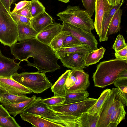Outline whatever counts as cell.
<instances>
[{
	"mask_svg": "<svg viewBox=\"0 0 127 127\" xmlns=\"http://www.w3.org/2000/svg\"><path fill=\"white\" fill-rule=\"evenodd\" d=\"M10 47L15 59L26 61L27 65L36 68L40 72L45 74L61 69L54 51L36 37L15 42Z\"/></svg>",
	"mask_w": 127,
	"mask_h": 127,
	"instance_id": "cell-1",
	"label": "cell"
},
{
	"mask_svg": "<svg viewBox=\"0 0 127 127\" xmlns=\"http://www.w3.org/2000/svg\"><path fill=\"white\" fill-rule=\"evenodd\" d=\"M125 70L127 60L115 59L100 62L93 74L94 86L103 88L113 84L119 74Z\"/></svg>",
	"mask_w": 127,
	"mask_h": 127,
	"instance_id": "cell-2",
	"label": "cell"
},
{
	"mask_svg": "<svg viewBox=\"0 0 127 127\" xmlns=\"http://www.w3.org/2000/svg\"><path fill=\"white\" fill-rule=\"evenodd\" d=\"M97 100L87 97L78 102L48 106L66 124L67 127H74L75 120L82 113L87 112Z\"/></svg>",
	"mask_w": 127,
	"mask_h": 127,
	"instance_id": "cell-3",
	"label": "cell"
},
{
	"mask_svg": "<svg viewBox=\"0 0 127 127\" xmlns=\"http://www.w3.org/2000/svg\"><path fill=\"white\" fill-rule=\"evenodd\" d=\"M63 23H68L87 32L95 29L94 20L85 10L79 6L69 5L64 11L57 14Z\"/></svg>",
	"mask_w": 127,
	"mask_h": 127,
	"instance_id": "cell-4",
	"label": "cell"
},
{
	"mask_svg": "<svg viewBox=\"0 0 127 127\" xmlns=\"http://www.w3.org/2000/svg\"><path fill=\"white\" fill-rule=\"evenodd\" d=\"M11 77L36 94L41 93L53 85L45 74L38 71L20 73L17 72Z\"/></svg>",
	"mask_w": 127,
	"mask_h": 127,
	"instance_id": "cell-5",
	"label": "cell"
},
{
	"mask_svg": "<svg viewBox=\"0 0 127 127\" xmlns=\"http://www.w3.org/2000/svg\"><path fill=\"white\" fill-rule=\"evenodd\" d=\"M10 13L0 0V42L9 47L17 42L18 34L17 24Z\"/></svg>",
	"mask_w": 127,
	"mask_h": 127,
	"instance_id": "cell-6",
	"label": "cell"
},
{
	"mask_svg": "<svg viewBox=\"0 0 127 127\" xmlns=\"http://www.w3.org/2000/svg\"><path fill=\"white\" fill-rule=\"evenodd\" d=\"M127 96L117 88L111 90L109 95L99 113L96 127H108L110 116L116 108L121 104L127 106Z\"/></svg>",
	"mask_w": 127,
	"mask_h": 127,
	"instance_id": "cell-7",
	"label": "cell"
},
{
	"mask_svg": "<svg viewBox=\"0 0 127 127\" xmlns=\"http://www.w3.org/2000/svg\"><path fill=\"white\" fill-rule=\"evenodd\" d=\"M40 97L36 98L33 102L26 108L22 113L33 115L46 119L51 122L67 127L66 124L43 102Z\"/></svg>",
	"mask_w": 127,
	"mask_h": 127,
	"instance_id": "cell-8",
	"label": "cell"
},
{
	"mask_svg": "<svg viewBox=\"0 0 127 127\" xmlns=\"http://www.w3.org/2000/svg\"><path fill=\"white\" fill-rule=\"evenodd\" d=\"M63 25L62 31L69 32L70 35L78 40L82 44L88 45L94 50L98 49L97 41L92 32H87L67 23H63Z\"/></svg>",
	"mask_w": 127,
	"mask_h": 127,
	"instance_id": "cell-9",
	"label": "cell"
},
{
	"mask_svg": "<svg viewBox=\"0 0 127 127\" xmlns=\"http://www.w3.org/2000/svg\"><path fill=\"white\" fill-rule=\"evenodd\" d=\"M88 53L79 52L68 53L60 59L65 67L71 69L83 70L86 67L84 60Z\"/></svg>",
	"mask_w": 127,
	"mask_h": 127,
	"instance_id": "cell-10",
	"label": "cell"
},
{
	"mask_svg": "<svg viewBox=\"0 0 127 127\" xmlns=\"http://www.w3.org/2000/svg\"><path fill=\"white\" fill-rule=\"evenodd\" d=\"M0 86L8 93L15 95H25L32 93L30 89L11 77L0 76Z\"/></svg>",
	"mask_w": 127,
	"mask_h": 127,
	"instance_id": "cell-11",
	"label": "cell"
},
{
	"mask_svg": "<svg viewBox=\"0 0 127 127\" xmlns=\"http://www.w3.org/2000/svg\"><path fill=\"white\" fill-rule=\"evenodd\" d=\"M111 6L108 0H96L95 5V29L100 37L102 34L103 17L106 13L109 12Z\"/></svg>",
	"mask_w": 127,
	"mask_h": 127,
	"instance_id": "cell-12",
	"label": "cell"
},
{
	"mask_svg": "<svg viewBox=\"0 0 127 127\" xmlns=\"http://www.w3.org/2000/svg\"><path fill=\"white\" fill-rule=\"evenodd\" d=\"M63 25L52 22L38 33L36 38L41 42L49 45L52 39L62 31Z\"/></svg>",
	"mask_w": 127,
	"mask_h": 127,
	"instance_id": "cell-13",
	"label": "cell"
},
{
	"mask_svg": "<svg viewBox=\"0 0 127 127\" xmlns=\"http://www.w3.org/2000/svg\"><path fill=\"white\" fill-rule=\"evenodd\" d=\"M12 59L0 54V76L10 77L22 67L20 65L21 61L16 63Z\"/></svg>",
	"mask_w": 127,
	"mask_h": 127,
	"instance_id": "cell-14",
	"label": "cell"
},
{
	"mask_svg": "<svg viewBox=\"0 0 127 127\" xmlns=\"http://www.w3.org/2000/svg\"><path fill=\"white\" fill-rule=\"evenodd\" d=\"M76 78L74 85L67 90L68 92L86 91L90 85L89 75L83 70L71 69Z\"/></svg>",
	"mask_w": 127,
	"mask_h": 127,
	"instance_id": "cell-15",
	"label": "cell"
},
{
	"mask_svg": "<svg viewBox=\"0 0 127 127\" xmlns=\"http://www.w3.org/2000/svg\"><path fill=\"white\" fill-rule=\"evenodd\" d=\"M22 120L28 122L33 127H65L63 125L54 123L42 117L28 113L20 114Z\"/></svg>",
	"mask_w": 127,
	"mask_h": 127,
	"instance_id": "cell-16",
	"label": "cell"
},
{
	"mask_svg": "<svg viewBox=\"0 0 127 127\" xmlns=\"http://www.w3.org/2000/svg\"><path fill=\"white\" fill-rule=\"evenodd\" d=\"M53 22L52 17L45 11L32 18L30 25L38 33Z\"/></svg>",
	"mask_w": 127,
	"mask_h": 127,
	"instance_id": "cell-17",
	"label": "cell"
},
{
	"mask_svg": "<svg viewBox=\"0 0 127 127\" xmlns=\"http://www.w3.org/2000/svg\"><path fill=\"white\" fill-rule=\"evenodd\" d=\"M124 2V0H121L120 4L116 6H111L109 12L106 13L105 14L102 20V34L101 36L99 37L100 42L108 40L107 32L110 22L115 13L120 8Z\"/></svg>",
	"mask_w": 127,
	"mask_h": 127,
	"instance_id": "cell-18",
	"label": "cell"
},
{
	"mask_svg": "<svg viewBox=\"0 0 127 127\" xmlns=\"http://www.w3.org/2000/svg\"><path fill=\"white\" fill-rule=\"evenodd\" d=\"M99 117L98 113L92 115L83 113L74 121V127H96Z\"/></svg>",
	"mask_w": 127,
	"mask_h": 127,
	"instance_id": "cell-19",
	"label": "cell"
},
{
	"mask_svg": "<svg viewBox=\"0 0 127 127\" xmlns=\"http://www.w3.org/2000/svg\"><path fill=\"white\" fill-rule=\"evenodd\" d=\"M35 95H33L29 99L23 101L13 104H2L8 111L10 115L15 117L22 113L23 111L31 104L36 98Z\"/></svg>",
	"mask_w": 127,
	"mask_h": 127,
	"instance_id": "cell-20",
	"label": "cell"
},
{
	"mask_svg": "<svg viewBox=\"0 0 127 127\" xmlns=\"http://www.w3.org/2000/svg\"><path fill=\"white\" fill-rule=\"evenodd\" d=\"M70 71V69L66 70L51 87V89L54 96L65 97L66 95L67 92L66 82Z\"/></svg>",
	"mask_w": 127,
	"mask_h": 127,
	"instance_id": "cell-21",
	"label": "cell"
},
{
	"mask_svg": "<svg viewBox=\"0 0 127 127\" xmlns=\"http://www.w3.org/2000/svg\"><path fill=\"white\" fill-rule=\"evenodd\" d=\"M94 50L89 45L80 44L68 45L62 47L55 51V53L59 59L65 54L74 52L90 53Z\"/></svg>",
	"mask_w": 127,
	"mask_h": 127,
	"instance_id": "cell-22",
	"label": "cell"
},
{
	"mask_svg": "<svg viewBox=\"0 0 127 127\" xmlns=\"http://www.w3.org/2000/svg\"><path fill=\"white\" fill-rule=\"evenodd\" d=\"M18 34L17 41L36 37L38 33L30 25L17 24Z\"/></svg>",
	"mask_w": 127,
	"mask_h": 127,
	"instance_id": "cell-23",
	"label": "cell"
},
{
	"mask_svg": "<svg viewBox=\"0 0 127 127\" xmlns=\"http://www.w3.org/2000/svg\"><path fill=\"white\" fill-rule=\"evenodd\" d=\"M125 105L121 104L114 110L109 118L108 127H116L125 118L126 112L125 110Z\"/></svg>",
	"mask_w": 127,
	"mask_h": 127,
	"instance_id": "cell-24",
	"label": "cell"
},
{
	"mask_svg": "<svg viewBox=\"0 0 127 127\" xmlns=\"http://www.w3.org/2000/svg\"><path fill=\"white\" fill-rule=\"evenodd\" d=\"M105 50L104 48L101 47L87 53L84 60L85 66L88 67L98 62L103 57Z\"/></svg>",
	"mask_w": 127,
	"mask_h": 127,
	"instance_id": "cell-25",
	"label": "cell"
},
{
	"mask_svg": "<svg viewBox=\"0 0 127 127\" xmlns=\"http://www.w3.org/2000/svg\"><path fill=\"white\" fill-rule=\"evenodd\" d=\"M89 94V93L86 90L71 92H67L65 96V100L61 105L75 103L82 101L88 97Z\"/></svg>",
	"mask_w": 127,
	"mask_h": 127,
	"instance_id": "cell-26",
	"label": "cell"
},
{
	"mask_svg": "<svg viewBox=\"0 0 127 127\" xmlns=\"http://www.w3.org/2000/svg\"><path fill=\"white\" fill-rule=\"evenodd\" d=\"M111 89H107L101 94L100 97L94 104L88 110L87 112L90 115L99 113L103 104L109 96Z\"/></svg>",
	"mask_w": 127,
	"mask_h": 127,
	"instance_id": "cell-27",
	"label": "cell"
},
{
	"mask_svg": "<svg viewBox=\"0 0 127 127\" xmlns=\"http://www.w3.org/2000/svg\"><path fill=\"white\" fill-rule=\"evenodd\" d=\"M122 10L120 8L116 12L110 22L108 30L107 35H112L120 31Z\"/></svg>",
	"mask_w": 127,
	"mask_h": 127,
	"instance_id": "cell-28",
	"label": "cell"
},
{
	"mask_svg": "<svg viewBox=\"0 0 127 127\" xmlns=\"http://www.w3.org/2000/svg\"><path fill=\"white\" fill-rule=\"evenodd\" d=\"M30 98L25 95H16L8 93L0 95V102L1 104H15L24 101Z\"/></svg>",
	"mask_w": 127,
	"mask_h": 127,
	"instance_id": "cell-29",
	"label": "cell"
},
{
	"mask_svg": "<svg viewBox=\"0 0 127 127\" xmlns=\"http://www.w3.org/2000/svg\"><path fill=\"white\" fill-rule=\"evenodd\" d=\"M70 34L68 31H62L52 39L49 45L54 51L57 50L62 47L64 40Z\"/></svg>",
	"mask_w": 127,
	"mask_h": 127,
	"instance_id": "cell-30",
	"label": "cell"
},
{
	"mask_svg": "<svg viewBox=\"0 0 127 127\" xmlns=\"http://www.w3.org/2000/svg\"><path fill=\"white\" fill-rule=\"evenodd\" d=\"M31 10L32 18L45 11V7L39 0H31Z\"/></svg>",
	"mask_w": 127,
	"mask_h": 127,
	"instance_id": "cell-31",
	"label": "cell"
},
{
	"mask_svg": "<svg viewBox=\"0 0 127 127\" xmlns=\"http://www.w3.org/2000/svg\"><path fill=\"white\" fill-rule=\"evenodd\" d=\"M15 119L9 117L0 116V127H20Z\"/></svg>",
	"mask_w": 127,
	"mask_h": 127,
	"instance_id": "cell-32",
	"label": "cell"
},
{
	"mask_svg": "<svg viewBox=\"0 0 127 127\" xmlns=\"http://www.w3.org/2000/svg\"><path fill=\"white\" fill-rule=\"evenodd\" d=\"M65 99V97L54 96L43 99V102L48 106H51L61 105L64 102Z\"/></svg>",
	"mask_w": 127,
	"mask_h": 127,
	"instance_id": "cell-33",
	"label": "cell"
},
{
	"mask_svg": "<svg viewBox=\"0 0 127 127\" xmlns=\"http://www.w3.org/2000/svg\"><path fill=\"white\" fill-rule=\"evenodd\" d=\"M96 0H81L85 10L91 17L95 11Z\"/></svg>",
	"mask_w": 127,
	"mask_h": 127,
	"instance_id": "cell-34",
	"label": "cell"
},
{
	"mask_svg": "<svg viewBox=\"0 0 127 127\" xmlns=\"http://www.w3.org/2000/svg\"><path fill=\"white\" fill-rule=\"evenodd\" d=\"M127 46L124 37L121 34L117 36L112 48L115 51L122 49Z\"/></svg>",
	"mask_w": 127,
	"mask_h": 127,
	"instance_id": "cell-35",
	"label": "cell"
},
{
	"mask_svg": "<svg viewBox=\"0 0 127 127\" xmlns=\"http://www.w3.org/2000/svg\"><path fill=\"white\" fill-rule=\"evenodd\" d=\"M10 14L15 21L17 23L30 25L32 18H28L16 14L10 13Z\"/></svg>",
	"mask_w": 127,
	"mask_h": 127,
	"instance_id": "cell-36",
	"label": "cell"
},
{
	"mask_svg": "<svg viewBox=\"0 0 127 127\" xmlns=\"http://www.w3.org/2000/svg\"><path fill=\"white\" fill-rule=\"evenodd\" d=\"M113 84L115 87L127 96V79H117Z\"/></svg>",
	"mask_w": 127,
	"mask_h": 127,
	"instance_id": "cell-37",
	"label": "cell"
},
{
	"mask_svg": "<svg viewBox=\"0 0 127 127\" xmlns=\"http://www.w3.org/2000/svg\"><path fill=\"white\" fill-rule=\"evenodd\" d=\"M80 44H82L78 40L70 34L66 37L64 40L62 47L70 45Z\"/></svg>",
	"mask_w": 127,
	"mask_h": 127,
	"instance_id": "cell-38",
	"label": "cell"
},
{
	"mask_svg": "<svg viewBox=\"0 0 127 127\" xmlns=\"http://www.w3.org/2000/svg\"><path fill=\"white\" fill-rule=\"evenodd\" d=\"M15 13L26 17L32 18L31 12L30 3Z\"/></svg>",
	"mask_w": 127,
	"mask_h": 127,
	"instance_id": "cell-39",
	"label": "cell"
},
{
	"mask_svg": "<svg viewBox=\"0 0 127 127\" xmlns=\"http://www.w3.org/2000/svg\"><path fill=\"white\" fill-rule=\"evenodd\" d=\"M116 59L127 60V46L114 53Z\"/></svg>",
	"mask_w": 127,
	"mask_h": 127,
	"instance_id": "cell-40",
	"label": "cell"
},
{
	"mask_svg": "<svg viewBox=\"0 0 127 127\" xmlns=\"http://www.w3.org/2000/svg\"><path fill=\"white\" fill-rule=\"evenodd\" d=\"M76 80V78L73 71L71 70L70 74L67 78L66 82L67 90L72 86Z\"/></svg>",
	"mask_w": 127,
	"mask_h": 127,
	"instance_id": "cell-41",
	"label": "cell"
},
{
	"mask_svg": "<svg viewBox=\"0 0 127 127\" xmlns=\"http://www.w3.org/2000/svg\"><path fill=\"white\" fill-rule=\"evenodd\" d=\"M30 2V1L23 0L15 4V7L14 9L11 12L15 13L28 5Z\"/></svg>",
	"mask_w": 127,
	"mask_h": 127,
	"instance_id": "cell-42",
	"label": "cell"
},
{
	"mask_svg": "<svg viewBox=\"0 0 127 127\" xmlns=\"http://www.w3.org/2000/svg\"><path fill=\"white\" fill-rule=\"evenodd\" d=\"M10 116L7 109L2 104H0V116L7 117Z\"/></svg>",
	"mask_w": 127,
	"mask_h": 127,
	"instance_id": "cell-43",
	"label": "cell"
},
{
	"mask_svg": "<svg viewBox=\"0 0 127 127\" xmlns=\"http://www.w3.org/2000/svg\"><path fill=\"white\" fill-rule=\"evenodd\" d=\"M7 10L10 13H11L10 6V0H0Z\"/></svg>",
	"mask_w": 127,
	"mask_h": 127,
	"instance_id": "cell-44",
	"label": "cell"
},
{
	"mask_svg": "<svg viewBox=\"0 0 127 127\" xmlns=\"http://www.w3.org/2000/svg\"><path fill=\"white\" fill-rule=\"evenodd\" d=\"M127 79V70L121 72L118 76V79Z\"/></svg>",
	"mask_w": 127,
	"mask_h": 127,
	"instance_id": "cell-45",
	"label": "cell"
},
{
	"mask_svg": "<svg viewBox=\"0 0 127 127\" xmlns=\"http://www.w3.org/2000/svg\"><path fill=\"white\" fill-rule=\"evenodd\" d=\"M121 0H108L110 5L113 6H116L120 3Z\"/></svg>",
	"mask_w": 127,
	"mask_h": 127,
	"instance_id": "cell-46",
	"label": "cell"
},
{
	"mask_svg": "<svg viewBox=\"0 0 127 127\" xmlns=\"http://www.w3.org/2000/svg\"><path fill=\"white\" fill-rule=\"evenodd\" d=\"M8 93L5 90L0 86V95Z\"/></svg>",
	"mask_w": 127,
	"mask_h": 127,
	"instance_id": "cell-47",
	"label": "cell"
},
{
	"mask_svg": "<svg viewBox=\"0 0 127 127\" xmlns=\"http://www.w3.org/2000/svg\"><path fill=\"white\" fill-rule=\"evenodd\" d=\"M60 1L65 3H66L69 1L70 0H58Z\"/></svg>",
	"mask_w": 127,
	"mask_h": 127,
	"instance_id": "cell-48",
	"label": "cell"
},
{
	"mask_svg": "<svg viewBox=\"0 0 127 127\" xmlns=\"http://www.w3.org/2000/svg\"><path fill=\"white\" fill-rule=\"evenodd\" d=\"M17 0H10V5H11L13 2Z\"/></svg>",
	"mask_w": 127,
	"mask_h": 127,
	"instance_id": "cell-49",
	"label": "cell"
},
{
	"mask_svg": "<svg viewBox=\"0 0 127 127\" xmlns=\"http://www.w3.org/2000/svg\"><path fill=\"white\" fill-rule=\"evenodd\" d=\"M0 54H1V51H0Z\"/></svg>",
	"mask_w": 127,
	"mask_h": 127,
	"instance_id": "cell-50",
	"label": "cell"
}]
</instances>
